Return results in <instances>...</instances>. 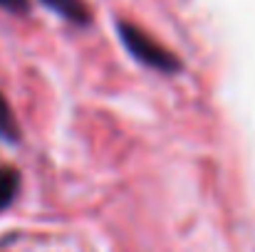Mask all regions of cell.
Returning a JSON list of instances; mask_svg holds the SVG:
<instances>
[{
	"label": "cell",
	"mask_w": 255,
	"mask_h": 252,
	"mask_svg": "<svg viewBox=\"0 0 255 252\" xmlns=\"http://www.w3.org/2000/svg\"><path fill=\"white\" fill-rule=\"evenodd\" d=\"M0 10H5L10 15H27L30 0H0Z\"/></svg>",
	"instance_id": "5b68a950"
},
{
	"label": "cell",
	"mask_w": 255,
	"mask_h": 252,
	"mask_svg": "<svg viewBox=\"0 0 255 252\" xmlns=\"http://www.w3.org/2000/svg\"><path fill=\"white\" fill-rule=\"evenodd\" d=\"M20 124L15 119V111L10 106V101L5 99V94L0 91V139L5 144H17L20 141Z\"/></svg>",
	"instance_id": "3957f363"
},
{
	"label": "cell",
	"mask_w": 255,
	"mask_h": 252,
	"mask_svg": "<svg viewBox=\"0 0 255 252\" xmlns=\"http://www.w3.org/2000/svg\"><path fill=\"white\" fill-rule=\"evenodd\" d=\"M117 32H119V40L122 45L127 47V52L141 62L144 67H151L161 75H178L181 72V60L166 50L159 40H154L149 32H144L139 25L134 22H127V20H119L117 22Z\"/></svg>",
	"instance_id": "6da1fadb"
},
{
	"label": "cell",
	"mask_w": 255,
	"mask_h": 252,
	"mask_svg": "<svg viewBox=\"0 0 255 252\" xmlns=\"http://www.w3.org/2000/svg\"><path fill=\"white\" fill-rule=\"evenodd\" d=\"M47 10L57 12L60 17H65L67 22L72 25H80V27H87L92 22V10L85 0H40Z\"/></svg>",
	"instance_id": "7a4b0ae2"
},
{
	"label": "cell",
	"mask_w": 255,
	"mask_h": 252,
	"mask_svg": "<svg viewBox=\"0 0 255 252\" xmlns=\"http://www.w3.org/2000/svg\"><path fill=\"white\" fill-rule=\"evenodd\" d=\"M17 190H20V173H17V168L0 164V210L12 205V200L17 198Z\"/></svg>",
	"instance_id": "277c9868"
}]
</instances>
